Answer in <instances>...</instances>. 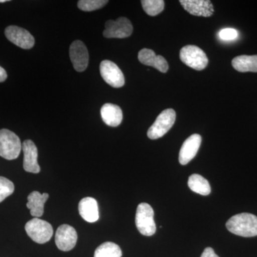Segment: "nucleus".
<instances>
[{"label": "nucleus", "mask_w": 257, "mask_h": 257, "mask_svg": "<svg viewBox=\"0 0 257 257\" xmlns=\"http://www.w3.org/2000/svg\"><path fill=\"white\" fill-rule=\"evenodd\" d=\"M226 226L232 234L243 237H253L257 236V216L249 213L236 214L230 218Z\"/></svg>", "instance_id": "f257e3e1"}, {"label": "nucleus", "mask_w": 257, "mask_h": 257, "mask_svg": "<svg viewBox=\"0 0 257 257\" xmlns=\"http://www.w3.org/2000/svg\"><path fill=\"white\" fill-rule=\"evenodd\" d=\"M23 149L18 135L7 128L0 130V156L8 160L18 158Z\"/></svg>", "instance_id": "f03ea898"}, {"label": "nucleus", "mask_w": 257, "mask_h": 257, "mask_svg": "<svg viewBox=\"0 0 257 257\" xmlns=\"http://www.w3.org/2000/svg\"><path fill=\"white\" fill-rule=\"evenodd\" d=\"M154 216L155 213L150 204L147 203L139 204L135 223L139 231L144 236H151L156 232V224Z\"/></svg>", "instance_id": "7ed1b4c3"}, {"label": "nucleus", "mask_w": 257, "mask_h": 257, "mask_svg": "<svg viewBox=\"0 0 257 257\" xmlns=\"http://www.w3.org/2000/svg\"><path fill=\"white\" fill-rule=\"evenodd\" d=\"M27 234L35 242L45 243L53 236V229L50 223L34 218L25 225Z\"/></svg>", "instance_id": "20e7f679"}, {"label": "nucleus", "mask_w": 257, "mask_h": 257, "mask_svg": "<svg viewBox=\"0 0 257 257\" xmlns=\"http://www.w3.org/2000/svg\"><path fill=\"white\" fill-rule=\"evenodd\" d=\"M180 60L186 65L197 71L207 67L208 58L205 52L195 45H187L180 50Z\"/></svg>", "instance_id": "39448f33"}, {"label": "nucleus", "mask_w": 257, "mask_h": 257, "mask_svg": "<svg viewBox=\"0 0 257 257\" xmlns=\"http://www.w3.org/2000/svg\"><path fill=\"white\" fill-rule=\"evenodd\" d=\"M176 112L174 109H167L162 111L147 132V136L151 140L162 138L168 133L175 124Z\"/></svg>", "instance_id": "423d86ee"}, {"label": "nucleus", "mask_w": 257, "mask_h": 257, "mask_svg": "<svg viewBox=\"0 0 257 257\" xmlns=\"http://www.w3.org/2000/svg\"><path fill=\"white\" fill-rule=\"evenodd\" d=\"M133 27L130 20L126 18H119L116 20H108L103 35L106 38H126L131 36Z\"/></svg>", "instance_id": "0eeeda50"}, {"label": "nucleus", "mask_w": 257, "mask_h": 257, "mask_svg": "<svg viewBox=\"0 0 257 257\" xmlns=\"http://www.w3.org/2000/svg\"><path fill=\"white\" fill-rule=\"evenodd\" d=\"M5 34L8 40L24 50H30L35 45L34 37L28 30L20 27H8L5 29Z\"/></svg>", "instance_id": "6e6552de"}, {"label": "nucleus", "mask_w": 257, "mask_h": 257, "mask_svg": "<svg viewBox=\"0 0 257 257\" xmlns=\"http://www.w3.org/2000/svg\"><path fill=\"white\" fill-rule=\"evenodd\" d=\"M100 73L103 79L114 88L124 85V76L117 65L109 60H104L100 64Z\"/></svg>", "instance_id": "1a4fd4ad"}, {"label": "nucleus", "mask_w": 257, "mask_h": 257, "mask_svg": "<svg viewBox=\"0 0 257 257\" xmlns=\"http://www.w3.org/2000/svg\"><path fill=\"white\" fill-rule=\"evenodd\" d=\"M77 233L75 229L68 224L59 226L55 234V243L61 251H68L75 246Z\"/></svg>", "instance_id": "9d476101"}, {"label": "nucleus", "mask_w": 257, "mask_h": 257, "mask_svg": "<svg viewBox=\"0 0 257 257\" xmlns=\"http://www.w3.org/2000/svg\"><path fill=\"white\" fill-rule=\"evenodd\" d=\"M69 57L74 68L77 72H84L89 64V53L85 45L82 41L76 40L69 48Z\"/></svg>", "instance_id": "9b49d317"}, {"label": "nucleus", "mask_w": 257, "mask_h": 257, "mask_svg": "<svg viewBox=\"0 0 257 257\" xmlns=\"http://www.w3.org/2000/svg\"><path fill=\"white\" fill-rule=\"evenodd\" d=\"M202 143V137L198 134L191 135L184 141L179 155V163L186 165L197 155Z\"/></svg>", "instance_id": "f8f14e48"}, {"label": "nucleus", "mask_w": 257, "mask_h": 257, "mask_svg": "<svg viewBox=\"0 0 257 257\" xmlns=\"http://www.w3.org/2000/svg\"><path fill=\"white\" fill-rule=\"evenodd\" d=\"M24 153V170L30 173L40 172V167L37 162L38 150L35 144L32 140H25L23 144Z\"/></svg>", "instance_id": "ddd939ff"}, {"label": "nucleus", "mask_w": 257, "mask_h": 257, "mask_svg": "<svg viewBox=\"0 0 257 257\" xmlns=\"http://www.w3.org/2000/svg\"><path fill=\"white\" fill-rule=\"evenodd\" d=\"M181 5L189 14L209 18L214 13V6L209 0H180Z\"/></svg>", "instance_id": "4468645a"}, {"label": "nucleus", "mask_w": 257, "mask_h": 257, "mask_svg": "<svg viewBox=\"0 0 257 257\" xmlns=\"http://www.w3.org/2000/svg\"><path fill=\"white\" fill-rule=\"evenodd\" d=\"M138 59L142 64L155 67L157 70L166 73L168 71L169 65L167 60L162 56H157L153 50L143 49L139 52Z\"/></svg>", "instance_id": "2eb2a0df"}, {"label": "nucleus", "mask_w": 257, "mask_h": 257, "mask_svg": "<svg viewBox=\"0 0 257 257\" xmlns=\"http://www.w3.org/2000/svg\"><path fill=\"white\" fill-rule=\"evenodd\" d=\"M79 212L86 221L94 223L99 219V209L96 199L92 197L83 198L79 204Z\"/></svg>", "instance_id": "dca6fc26"}, {"label": "nucleus", "mask_w": 257, "mask_h": 257, "mask_svg": "<svg viewBox=\"0 0 257 257\" xmlns=\"http://www.w3.org/2000/svg\"><path fill=\"white\" fill-rule=\"evenodd\" d=\"M101 116L103 121L108 126H119L123 119L122 111L119 106L116 104H104L101 108Z\"/></svg>", "instance_id": "f3484780"}, {"label": "nucleus", "mask_w": 257, "mask_h": 257, "mask_svg": "<svg viewBox=\"0 0 257 257\" xmlns=\"http://www.w3.org/2000/svg\"><path fill=\"white\" fill-rule=\"evenodd\" d=\"M49 198L47 193L40 194V192L35 191L32 192L28 197V204L27 207L30 210V214L35 218H40L43 215L44 207L45 202Z\"/></svg>", "instance_id": "a211bd4d"}, {"label": "nucleus", "mask_w": 257, "mask_h": 257, "mask_svg": "<svg viewBox=\"0 0 257 257\" xmlns=\"http://www.w3.org/2000/svg\"><path fill=\"white\" fill-rule=\"evenodd\" d=\"M233 67L240 72H257V55H241L233 59Z\"/></svg>", "instance_id": "6ab92c4d"}, {"label": "nucleus", "mask_w": 257, "mask_h": 257, "mask_svg": "<svg viewBox=\"0 0 257 257\" xmlns=\"http://www.w3.org/2000/svg\"><path fill=\"white\" fill-rule=\"evenodd\" d=\"M188 186L191 190L203 196L209 195L211 187L209 182L202 176L194 174L189 177Z\"/></svg>", "instance_id": "aec40b11"}, {"label": "nucleus", "mask_w": 257, "mask_h": 257, "mask_svg": "<svg viewBox=\"0 0 257 257\" xmlns=\"http://www.w3.org/2000/svg\"><path fill=\"white\" fill-rule=\"evenodd\" d=\"M122 252L117 244L113 242H104L98 246L94 251V257H121Z\"/></svg>", "instance_id": "412c9836"}, {"label": "nucleus", "mask_w": 257, "mask_h": 257, "mask_svg": "<svg viewBox=\"0 0 257 257\" xmlns=\"http://www.w3.org/2000/svg\"><path fill=\"white\" fill-rule=\"evenodd\" d=\"M141 3L145 13L150 16H156L165 9L163 0H143Z\"/></svg>", "instance_id": "4be33fe9"}, {"label": "nucleus", "mask_w": 257, "mask_h": 257, "mask_svg": "<svg viewBox=\"0 0 257 257\" xmlns=\"http://www.w3.org/2000/svg\"><path fill=\"white\" fill-rule=\"evenodd\" d=\"M106 0H80L77 3L79 10L84 12H92L101 9L107 4Z\"/></svg>", "instance_id": "5701e85b"}, {"label": "nucleus", "mask_w": 257, "mask_h": 257, "mask_svg": "<svg viewBox=\"0 0 257 257\" xmlns=\"http://www.w3.org/2000/svg\"><path fill=\"white\" fill-rule=\"evenodd\" d=\"M14 191V184L10 179L4 177H0V203L13 194Z\"/></svg>", "instance_id": "b1692460"}, {"label": "nucleus", "mask_w": 257, "mask_h": 257, "mask_svg": "<svg viewBox=\"0 0 257 257\" xmlns=\"http://www.w3.org/2000/svg\"><path fill=\"white\" fill-rule=\"evenodd\" d=\"M219 37L223 40H233L238 36L237 32L234 29L226 28L221 30L219 34Z\"/></svg>", "instance_id": "393cba45"}, {"label": "nucleus", "mask_w": 257, "mask_h": 257, "mask_svg": "<svg viewBox=\"0 0 257 257\" xmlns=\"http://www.w3.org/2000/svg\"><path fill=\"white\" fill-rule=\"evenodd\" d=\"M200 257H219L214 252V249L211 247H207L204 250Z\"/></svg>", "instance_id": "a878e982"}, {"label": "nucleus", "mask_w": 257, "mask_h": 257, "mask_svg": "<svg viewBox=\"0 0 257 257\" xmlns=\"http://www.w3.org/2000/svg\"><path fill=\"white\" fill-rule=\"evenodd\" d=\"M8 77V74H7L6 71L3 67H0V82H5Z\"/></svg>", "instance_id": "bb28decb"}, {"label": "nucleus", "mask_w": 257, "mask_h": 257, "mask_svg": "<svg viewBox=\"0 0 257 257\" xmlns=\"http://www.w3.org/2000/svg\"><path fill=\"white\" fill-rule=\"evenodd\" d=\"M6 2H8V1H7V0H0V3H6Z\"/></svg>", "instance_id": "cd10ccee"}]
</instances>
